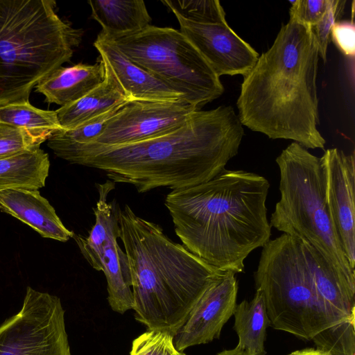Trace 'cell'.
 Instances as JSON below:
<instances>
[{"instance_id":"28","label":"cell","mask_w":355,"mask_h":355,"mask_svg":"<svg viewBox=\"0 0 355 355\" xmlns=\"http://www.w3.org/2000/svg\"><path fill=\"white\" fill-rule=\"evenodd\" d=\"M331 0H296L292 2L289 16L300 23L313 26L327 10Z\"/></svg>"},{"instance_id":"7","label":"cell","mask_w":355,"mask_h":355,"mask_svg":"<svg viewBox=\"0 0 355 355\" xmlns=\"http://www.w3.org/2000/svg\"><path fill=\"white\" fill-rule=\"evenodd\" d=\"M280 199L270 227L296 236L313 247L338 279L355 291V272L345 257L330 217L319 157L293 142L276 158Z\"/></svg>"},{"instance_id":"30","label":"cell","mask_w":355,"mask_h":355,"mask_svg":"<svg viewBox=\"0 0 355 355\" xmlns=\"http://www.w3.org/2000/svg\"><path fill=\"white\" fill-rule=\"evenodd\" d=\"M288 355H331L327 352L320 349L305 348L300 350H296Z\"/></svg>"},{"instance_id":"21","label":"cell","mask_w":355,"mask_h":355,"mask_svg":"<svg viewBox=\"0 0 355 355\" xmlns=\"http://www.w3.org/2000/svg\"><path fill=\"white\" fill-rule=\"evenodd\" d=\"M233 315V329L239 337L236 347L250 355H266L264 341L270 320L262 292L256 290L251 301L244 300L236 304Z\"/></svg>"},{"instance_id":"27","label":"cell","mask_w":355,"mask_h":355,"mask_svg":"<svg viewBox=\"0 0 355 355\" xmlns=\"http://www.w3.org/2000/svg\"><path fill=\"white\" fill-rule=\"evenodd\" d=\"M345 1L331 0L330 5L319 21L312 26L313 33L318 45L319 56L323 62L327 61V47L331 41L333 26L338 21L345 6Z\"/></svg>"},{"instance_id":"5","label":"cell","mask_w":355,"mask_h":355,"mask_svg":"<svg viewBox=\"0 0 355 355\" xmlns=\"http://www.w3.org/2000/svg\"><path fill=\"white\" fill-rule=\"evenodd\" d=\"M53 0H0V106L28 101L37 83L69 62L83 31Z\"/></svg>"},{"instance_id":"8","label":"cell","mask_w":355,"mask_h":355,"mask_svg":"<svg viewBox=\"0 0 355 355\" xmlns=\"http://www.w3.org/2000/svg\"><path fill=\"white\" fill-rule=\"evenodd\" d=\"M103 37L134 63L182 95V100L200 109L220 97V77L179 30L148 25L130 34Z\"/></svg>"},{"instance_id":"19","label":"cell","mask_w":355,"mask_h":355,"mask_svg":"<svg viewBox=\"0 0 355 355\" xmlns=\"http://www.w3.org/2000/svg\"><path fill=\"white\" fill-rule=\"evenodd\" d=\"M92 17L102 27L105 36L138 32L150 25L152 18L142 0H89Z\"/></svg>"},{"instance_id":"3","label":"cell","mask_w":355,"mask_h":355,"mask_svg":"<svg viewBox=\"0 0 355 355\" xmlns=\"http://www.w3.org/2000/svg\"><path fill=\"white\" fill-rule=\"evenodd\" d=\"M319 57L312 26L289 19L243 77L236 102L241 124L270 139L324 149L318 130Z\"/></svg>"},{"instance_id":"16","label":"cell","mask_w":355,"mask_h":355,"mask_svg":"<svg viewBox=\"0 0 355 355\" xmlns=\"http://www.w3.org/2000/svg\"><path fill=\"white\" fill-rule=\"evenodd\" d=\"M0 210L29 225L42 237L66 242L74 236L39 190L11 189L0 191Z\"/></svg>"},{"instance_id":"26","label":"cell","mask_w":355,"mask_h":355,"mask_svg":"<svg viewBox=\"0 0 355 355\" xmlns=\"http://www.w3.org/2000/svg\"><path fill=\"white\" fill-rule=\"evenodd\" d=\"M173 337L165 331L148 329L133 340L130 355H167Z\"/></svg>"},{"instance_id":"12","label":"cell","mask_w":355,"mask_h":355,"mask_svg":"<svg viewBox=\"0 0 355 355\" xmlns=\"http://www.w3.org/2000/svg\"><path fill=\"white\" fill-rule=\"evenodd\" d=\"M326 205L350 266H355V157L336 148L320 158Z\"/></svg>"},{"instance_id":"11","label":"cell","mask_w":355,"mask_h":355,"mask_svg":"<svg viewBox=\"0 0 355 355\" xmlns=\"http://www.w3.org/2000/svg\"><path fill=\"white\" fill-rule=\"evenodd\" d=\"M198 110L182 99L128 101L107 121L101 135L88 144L120 146L160 137L181 127Z\"/></svg>"},{"instance_id":"18","label":"cell","mask_w":355,"mask_h":355,"mask_svg":"<svg viewBox=\"0 0 355 355\" xmlns=\"http://www.w3.org/2000/svg\"><path fill=\"white\" fill-rule=\"evenodd\" d=\"M104 65L105 76L99 85L79 100L55 110L62 129L76 128L130 101L110 68L105 63Z\"/></svg>"},{"instance_id":"10","label":"cell","mask_w":355,"mask_h":355,"mask_svg":"<svg viewBox=\"0 0 355 355\" xmlns=\"http://www.w3.org/2000/svg\"><path fill=\"white\" fill-rule=\"evenodd\" d=\"M0 355H71L60 299L28 286L21 310L0 326Z\"/></svg>"},{"instance_id":"22","label":"cell","mask_w":355,"mask_h":355,"mask_svg":"<svg viewBox=\"0 0 355 355\" xmlns=\"http://www.w3.org/2000/svg\"><path fill=\"white\" fill-rule=\"evenodd\" d=\"M0 122L35 132L62 129L55 110H44L29 101L15 102L0 106Z\"/></svg>"},{"instance_id":"9","label":"cell","mask_w":355,"mask_h":355,"mask_svg":"<svg viewBox=\"0 0 355 355\" xmlns=\"http://www.w3.org/2000/svg\"><path fill=\"white\" fill-rule=\"evenodd\" d=\"M114 189V182L111 180L97 184L98 200L93 209L95 223L87 237L74 234L73 238L89 265L103 272L109 305L112 311L123 314L133 309L134 297L128 259L117 243L121 209L115 200H107Z\"/></svg>"},{"instance_id":"6","label":"cell","mask_w":355,"mask_h":355,"mask_svg":"<svg viewBox=\"0 0 355 355\" xmlns=\"http://www.w3.org/2000/svg\"><path fill=\"white\" fill-rule=\"evenodd\" d=\"M262 248L254 278L270 326L305 340L330 327L320 302L336 276L324 257L305 241L284 233Z\"/></svg>"},{"instance_id":"1","label":"cell","mask_w":355,"mask_h":355,"mask_svg":"<svg viewBox=\"0 0 355 355\" xmlns=\"http://www.w3.org/2000/svg\"><path fill=\"white\" fill-rule=\"evenodd\" d=\"M244 130L232 106L194 111L181 127L164 135L125 145H76L54 154L71 164L103 171L113 182L144 193L207 182L239 152Z\"/></svg>"},{"instance_id":"29","label":"cell","mask_w":355,"mask_h":355,"mask_svg":"<svg viewBox=\"0 0 355 355\" xmlns=\"http://www.w3.org/2000/svg\"><path fill=\"white\" fill-rule=\"evenodd\" d=\"M331 40L347 57L355 55V26L353 20L337 21L332 27Z\"/></svg>"},{"instance_id":"15","label":"cell","mask_w":355,"mask_h":355,"mask_svg":"<svg viewBox=\"0 0 355 355\" xmlns=\"http://www.w3.org/2000/svg\"><path fill=\"white\" fill-rule=\"evenodd\" d=\"M100 58L110 68L123 91L131 101H175L180 93L134 63L100 33L94 42Z\"/></svg>"},{"instance_id":"25","label":"cell","mask_w":355,"mask_h":355,"mask_svg":"<svg viewBox=\"0 0 355 355\" xmlns=\"http://www.w3.org/2000/svg\"><path fill=\"white\" fill-rule=\"evenodd\" d=\"M51 132H35L0 122V158L40 148Z\"/></svg>"},{"instance_id":"14","label":"cell","mask_w":355,"mask_h":355,"mask_svg":"<svg viewBox=\"0 0 355 355\" xmlns=\"http://www.w3.org/2000/svg\"><path fill=\"white\" fill-rule=\"evenodd\" d=\"M238 283L235 274L225 272L203 294L173 337L175 348L207 344L219 338L224 324L236 306Z\"/></svg>"},{"instance_id":"32","label":"cell","mask_w":355,"mask_h":355,"mask_svg":"<svg viewBox=\"0 0 355 355\" xmlns=\"http://www.w3.org/2000/svg\"><path fill=\"white\" fill-rule=\"evenodd\" d=\"M167 355H187L183 352H180L175 348L174 344L169 348Z\"/></svg>"},{"instance_id":"4","label":"cell","mask_w":355,"mask_h":355,"mask_svg":"<svg viewBox=\"0 0 355 355\" xmlns=\"http://www.w3.org/2000/svg\"><path fill=\"white\" fill-rule=\"evenodd\" d=\"M119 223L135 318L148 329L174 336L205 291L225 272L173 241L159 225L138 216L128 205L121 211Z\"/></svg>"},{"instance_id":"2","label":"cell","mask_w":355,"mask_h":355,"mask_svg":"<svg viewBox=\"0 0 355 355\" xmlns=\"http://www.w3.org/2000/svg\"><path fill=\"white\" fill-rule=\"evenodd\" d=\"M270 184L243 170L224 169L213 179L172 190L164 205L183 245L209 265L234 274L271 235L266 205Z\"/></svg>"},{"instance_id":"13","label":"cell","mask_w":355,"mask_h":355,"mask_svg":"<svg viewBox=\"0 0 355 355\" xmlns=\"http://www.w3.org/2000/svg\"><path fill=\"white\" fill-rule=\"evenodd\" d=\"M176 18L180 32L219 77L223 75L244 77L255 64L259 53L227 22L202 24Z\"/></svg>"},{"instance_id":"17","label":"cell","mask_w":355,"mask_h":355,"mask_svg":"<svg viewBox=\"0 0 355 355\" xmlns=\"http://www.w3.org/2000/svg\"><path fill=\"white\" fill-rule=\"evenodd\" d=\"M94 64L78 63L60 67L42 78L35 86L46 101L61 107L72 103L99 85L105 76L103 60Z\"/></svg>"},{"instance_id":"23","label":"cell","mask_w":355,"mask_h":355,"mask_svg":"<svg viewBox=\"0 0 355 355\" xmlns=\"http://www.w3.org/2000/svg\"><path fill=\"white\" fill-rule=\"evenodd\" d=\"M176 17L202 24L227 22L225 12L218 0L161 1Z\"/></svg>"},{"instance_id":"20","label":"cell","mask_w":355,"mask_h":355,"mask_svg":"<svg viewBox=\"0 0 355 355\" xmlns=\"http://www.w3.org/2000/svg\"><path fill=\"white\" fill-rule=\"evenodd\" d=\"M49 155L40 148L0 158V191L11 189L39 190L49 175Z\"/></svg>"},{"instance_id":"31","label":"cell","mask_w":355,"mask_h":355,"mask_svg":"<svg viewBox=\"0 0 355 355\" xmlns=\"http://www.w3.org/2000/svg\"><path fill=\"white\" fill-rule=\"evenodd\" d=\"M216 355H250L247 352L242 350L238 347H235L232 349H226L223 350L220 352H218Z\"/></svg>"},{"instance_id":"24","label":"cell","mask_w":355,"mask_h":355,"mask_svg":"<svg viewBox=\"0 0 355 355\" xmlns=\"http://www.w3.org/2000/svg\"><path fill=\"white\" fill-rule=\"evenodd\" d=\"M355 318L328 327L311 339L318 349L331 355H355Z\"/></svg>"}]
</instances>
